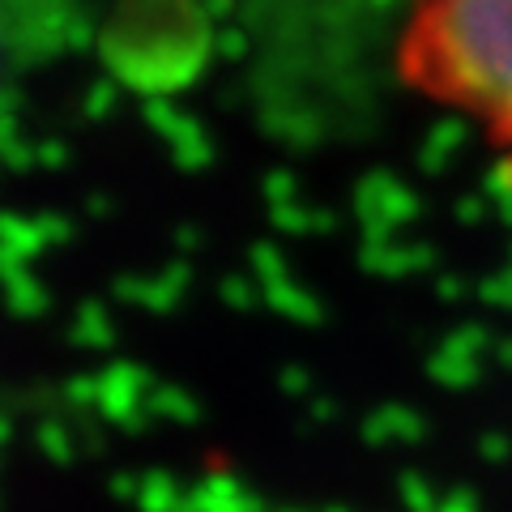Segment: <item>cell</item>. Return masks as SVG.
<instances>
[{"mask_svg":"<svg viewBox=\"0 0 512 512\" xmlns=\"http://www.w3.org/2000/svg\"><path fill=\"white\" fill-rule=\"evenodd\" d=\"M397 73L474 124L512 180V0H410Z\"/></svg>","mask_w":512,"mask_h":512,"instance_id":"cell-1","label":"cell"}]
</instances>
